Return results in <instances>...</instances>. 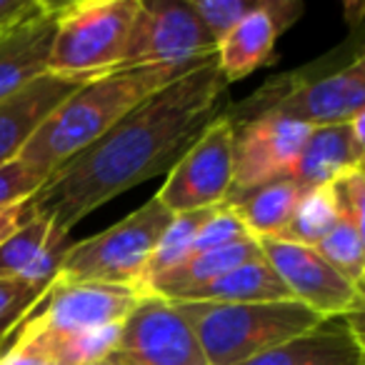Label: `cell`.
Wrapping results in <instances>:
<instances>
[{"label":"cell","mask_w":365,"mask_h":365,"mask_svg":"<svg viewBox=\"0 0 365 365\" xmlns=\"http://www.w3.org/2000/svg\"><path fill=\"white\" fill-rule=\"evenodd\" d=\"M228 108V83L215 56L133 108L73 155L31 198L36 215L68 233L115 195L168 173Z\"/></svg>","instance_id":"cell-1"},{"label":"cell","mask_w":365,"mask_h":365,"mask_svg":"<svg viewBox=\"0 0 365 365\" xmlns=\"http://www.w3.org/2000/svg\"><path fill=\"white\" fill-rule=\"evenodd\" d=\"M190 68L138 66L118 68L106 76L91 78L41 123L18 160L31 165L48 180L73 155H78L108 128L115 125L123 115H128L133 108L140 106L145 98L165 88L168 83L185 76Z\"/></svg>","instance_id":"cell-2"},{"label":"cell","mask_w":365,"mask_h":365,"mask_svg":"<svg viewBox=\"0 0 365 365\" xmlns=\"http://www.w3.org/2000/svg\"><path fill=\"white\" fill-rule=\"evenodd\" d=\"M365 110V56L353 53L348 61L330 66L325 58L310 68H298L260 86L248 101L225 108L230 128L255 118L278 115L303 125H343Z\"/></svg>","instance_id":"cell-3"},{"label":"cell","mask_w":365,"mask_h":365,"mask_svg":"<svg viewBox=\"0 0 365 365\" xmlns=\"http://www.w3.org/2000/svg\"><path fill=\"white\" fill-rule=\"evenodd\" d=\"M175 305L195 330L208 365H243L325 320L298 300Z\"/></svg>","instance_id":"cell-4"},{"label":"cell","mask_w":365,"mask_h":365,"mask_svg":"<svg viewBox=\"0 0 365 365\" xmlns=\"http://www.w3.org/2000/svg\"><path fill=\"white\" fill-rule=\"evenodd\" d=\"M170 220L173 213L153 195L120 223L68 245L56 278L71 283L120 285L145 295L148 263Z\"/></svg>","instance_id":"cell-5"},{"label":"cell","mask_w":365,"mask_h":365,"mask_svg":"<svg viewBox=\"0 0 365 365\" xmlns=\"http://www.w3.org/2000/svg\"><path fill=\"white\" fill-rule=\"evenodd\" d=\"M138 13V0L56 3L51 76L98 78L118 71Z\"/></svg>","instance_id":"cell-6"},{"label":"cell","mask_w":365,"mask_h":365,"mask_svg":"<svg viewBox=\"0 0 365 365\" xmlns=\"http://www.w3.org/2000/svg\"><path fill=\"white\" fill-rule=\"evenodd\" d=\"M143 293L120 285L71 283L56 278L41 295L33 313L21 318L3 335V340H26L53 333H81V330L120 325L138 305ZM0 340V343H3Z\"/></svg>","instance_id":"cell-7"},{"label":"cell","mask_w":365,"mask_h":365,"mask_svg":"<svg viewBox=\"0 0 365 365\" xmlns=\"http://www.w3.org/2000/svg\"><path fill=\"white\" fill-rule=\"evenodd\" d=\"M215 56V43L190 0H138V13L120 68L198 66Z\"/></svg>","instance_id":"cell-8"},{"label":"cell","mask_w":365,"mask_h":365,"mask_svg":"<svg viewBox=\"0 0 365 365\" xmlns=\"http://www.w3.org/2000/svg\"><path fill=\"white\" fill-rule=\"evenodd\" d=\"M115 365H208L195 330L175 303L145 293L120 325Z\"/></svg>","instance_id":"cell-9"},{"label":"cell","mask_w":365,"mask_h":365,"mask_svg":"<svg viewBox=\"0 0 365 365\" xmlns=\"http://www.w3.org/2000/svg\"><path fill=\"white\" fill-rule=\"evenodd\" d=\"M233 185V128L225 115L215 118L168 170L155 198L173 215L215 208Z\"/></svg>","instance_id":"cell-10"},{"label":"cell","mask_w":365,"mask_h":365,"mask_svg":"<svg viewBox=\"0 0 365 365\" xmlns=\"http://www.w3.org/2000/svg\"><path fill=\"white\" fill-rule=\"evenodd\" d=\"M263 258L285 283L293 300L303 303L320 318H345L363 313V288L340 275L315 248L285 243L278 238H255Z\"/></svg>","instance_id":"cell-11"},{"label":"cell","mask_w":365,"mask_h":365,"mask_svg":"<svg viewBox=\"0 0 365 365\" xmlns=\"http://www.w3.org/2000/svg\"><path fill=\"white\" fill-rule=\"evenodd\" d=\"M308 130L310 125L278 115L233 128V185L228 195L290 178Z\"/></svg>","instance_id":"cell-12"},{"label":"cell","mask_w":365,"mask_h":365,"mask_svg":"<svg viewBox=\"0 0 365 365\" xmlns=\"http://www.w3.org/2000/svg\"><path fill=\"white\" fill-rule=\"evenodd\" d=\"M303 11L300 0H258L253 11L215 48V66L223 81L230 86L275 63V41L303 16Z\"/></svg>","instance_id":"cell-13"},{"label":"cell","mask_w":365,"mask_h":365,"mask_svg":"<svg viewBox=\"0 0 365 365\" xmlns=\"http://www.w3.org/2000/svg\"><path fill=\"white\" fill-rule=\"evenodd\" d=\"M363 313L328 318L318 328L290 338L243 365H365Z\"/></svg>","instance_id":"cell-14"},{"label":"cell","mask_w":365,"mask_h":365,"mask_svg":"<svg viewBox=\"0 0 365 365\" xmlns=\"http://www.w3.org/2000/svg\"><path fill=\"white\" fill-rule=\"evenodd\" d=\"M56 36V3H46L36 16L26 18L0 36V101L48 76Z\"/></svg>","instance_id":"cell-15"},{"label":"cell","mask_w":365,"mask_h":365,"mask_svg":"<svg viewBox=\"0 0 365 365\" xmlns=\"http://www.w3.org/2000/svg\"><path fill=\"white\" fill-rule=\"evenodd\" d=\"M83 83H86L83 78H63L48 73L21 93L0 101V165L16 160L41 123Z\"/></svg>","instance_id":"cell-16"},{"label":"cell","mask_w":365,"mask_h":365,"mask_svg":"<svg viewBox=\"0 0 365 365\" xmlns=\"http://www.w3.org/2000/svg\"><path fill=\"white\" fill-rule=\"evenodd\" d=\"M365 143H358L350 133L348 123L343 125H318L310 128L298 160L290 173V180L300 188H325L333 178L363 165Z\"/></svg>","instance_id":"cell-17"},{"label":"cell","mask_w":365,"mask_h":365,"mask_svg":"<svg viewBox=\"0 0 365 365\" xmlns=\"http://www.w3.org/2000/svg\"><path fill=\"white\" fill-rule=\"evenodd\" d=\"M260 258H263V250H260L258 240L255 238L238 240V243H230L223 245V248L200 253L195 258H188L185 263L175 265V268L165 270V273L153 275L145 283V293L160 295L165 300H178L182 293H188V290L198 288V285L210 283V280L238 268V265Z\"/></svg>","instance_id":"cell-18"},{"label":"cell","mask_w":365,"mask_h":365,"mask_svg":"<svg viewBox=\"0 0 365 365\" xmlns=\"http://www.w3.org/2000/svg\"><path fill=\"white\" fill-rule=\"evenodd\" d=\"M270 300H293V295L268 265V260L260 258L182 293L173 303H270Z\"/></svg>","instance_id":"cell-19"},{"label":"cell","mask_w":365,"mask_h":365,"mask_svg":"<svg viewBox=\"0 0 365 365\" xmlns=\"http://www.w3.org/2000/svg\"><path fill=\"white\" fill-rule=\"evenodd\" d=\"M303 193L305 188H300L298 182L283 178V180H273L258 188L228 195L220 205L233 210L253 238H273L285 228Z\"/></svg>","instance_id":"cell-20"},{"label":"cell","mask_w":365,"mask_h":365,"mask_svg":"<svg viewBox=\"0 0 365 365\" xmlns=\"http://www.w3.org/2000/svg\"><path fill=\"white\" fill-rule=\"evenodd\" d=\"M335 223H338V215H335L333 203H330L328 188H308L300 195L285 228L273 238L285 240V243L305 245V248H315L333 230Z\"/></svg>","instance_id":"cell-21"},{"label":"cell","mask_w":365,"mask_h":365,"mask_svg":"<svg viewBox=\"0 0 365 365\" xmlns=\"http://www.w3.org/2000/svg\"><path fill=\"white\" fill-rule=\"evenodd\" d=\"M215 208H218V205H215ZM215 208L173 215V220L168 223V228L163 230L160 240H158L155 250H153V255H150L145 283L153 278V275L165 273V270L175 268V265H180L182 260L188 258L195 235H198V230L210 220V215H213Z\"/></svg>","instance_id":"cell-22"},{"label":"cell","mask_w":365,"mask_h":365,"mask_svg":"<svg viewBox=\"0 0 365 365\" xmlns=\"http://www.w3.org/2000/svg\"><path fill=\"white\" fill-rule=\"evenodd\" d=\"M320 255L353 285L363 288L365 280V228L338 220L328 235L315 245Z\"/></svg>","instance_id":"cell-23"},{"label":"cell","mask_w":365,"mask_h":365,"mask_svg":"<svg viewBox=\"0 0 365 365\" xmlns=\"http://www.w3.org/2000/svg\"><path fill=\"white\" fill-rule=\"evenodd\" d=\"M330 195V203L338 215V220L365 228V170L363 165H355L350 170L340 173L338 178L325 185Z\"/></svg>","instance_id":"cell-24"},{"label":"cell","mask_w":365,"mask_h":365,"mask_svg":"<svg viewBox=\"0 0 365 365\" xmlns=\"http://www.w3.org/2000/svg\"><path fill=\"white\" fill-rule=\"evenodd\" d=\"M258 0H190L195 16L203 23L208 36L213 38L215 48L218 43L248 16Z\"/></svg>","instance_id":"cell-25"},{"label":"cell","mask_w":365,"mask_h":365,"mask_svg":"<svg viewBox=\"0 0 365 365\" xmlns=\"http://www.w3.org/2000/svg\"><path fill=\"white\" fill-rule=\"evenodd\" d=\"M43 182L46 178L18 158L0 165V213L31 200L43 188Z\"/></svg>","instance_id":"cell-26"},{"label":"cell","mask_w":365,"mask_h":365,"mask_svg":"<svg viewBox=\"0 0 365 365\" xmlns=\"http://www.w3.org/2000/svg\"><path fill=\"white\" fill-rule=\"evenodd\" d=\"M43 295V290H36L18 280H0V323L11 313L23 310L28 303H36Z\"/></svg>","instance_id":"cell-27"},{"label":"cell","mask_w":365,"mask_h":365,"mask_svg":"<svg viewBox=\"0 0 365 365\" xmlns=\"http://www.w3.org/2000/svg\"><path fill=\"white\" fill-rule=\"evenodd\" d=\"M46 0H0V36L16 28L26 18L36 16Z\"/></svg>","instance_id":"cell-28"},{"label":"cell","mask_w":365,"mask_h":365,"mask_svg":"<svg viewBox=\"0 0 365 365\" xmlns=\"http://www.w3.org/2000/svg\"><path fill=\"white\" fill-rule=\"evenodd\" d=\"M0 365H58L31 343H11L0 348Z\"/></svg>","instance_id":"cell-29"},{"label":"cell","mask_w":365,"mask_h":365,"mask_svg":"<svg viewBox=\"0 0 365 365\" xmlns=\"http://www.w3.org/2000/svg\"><path fill=\"white\" fill-rule=\"evenodd\" d=\"M31 218H36V213H33V208H31V200L3 210V213H0V243H3L11 233H16L21 225H26Z\"/></svg>","instance_id":"cell-30"},{"label":"cell","mask_w":365,"mask_h":365,"mask_svg":"<svg viewBox=\"0 0 365 365\" xmlns=\"http://www.w3.org/2000/svg\"><path fill=\"white\" fill-rule=\"evenodd\" d=\"M96 365H115V363H110V360L106 358V360H103V363H96Z\"/></svg>","instance_id":"cell-31"}]
</instances>
